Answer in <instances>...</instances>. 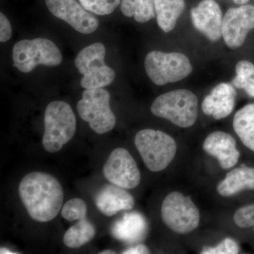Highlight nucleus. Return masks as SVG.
<instances>
[{
	"label": "nucleus",
	"instance_id": "obj_22",
	"mask_svg": "<svg viewBox=\"0 0 254 254\" xmlns=\"http://www.w3.org/2000/svg\"><path fill=\"white\" fill-rule=\"evenodd\" d=\"M120 9L125 16L138 23L148 22L155 16L154 0H122Z\"/></svg>",
	"mask_w": 254,
	"mask_h": 254
},
{
	"label": "nucleus",
	"instance_id": "obj_25",
	"mask_svg": "<svg viewBox=\"0 0 254 254\" xmlns=\"http://www.w3.org/2000/svg\"><path fill=\"white\" fill-rule=\"evenodd\" d=\"M236 76L232 79V84L235 88L243 89L246 82L254 76V64L249 60H241L235 66Z\"/></svg>",
	"mask_w": 254,
	"mask_h": 254
},
{
	"label": "nucleus",
	"instance_id": "obj_5",
	"mask_svg": "<svg viewBox=\"0 0 254 254\" xmlns=\"http://www.w3.org/2000/svg\"><path fill=\"white\" fill-rule=\"evenodd\" d=\"M145 72L157 86H165L185 79L193 71V66L181 53L151 51L144 61Z\"/></svg>",
	"mask_w": 254,
	"mask_h": 254
},
{
	"label": "nucleus",
	"instance_id": "obj_31",
	"mask_svg": "<svg viewBox=\"0 0 254 254\" xmlns=\"http://www.w3.org/2000/svg\"><path fill=\"white\" fill-rule=\"evenodd\" d=\"M0 254H17L15 253V252H12L11 251L8 250V249L4 248V247H1V250H0Z\"/></svg>",
	"mask_w": 254,
	"mask_h": 254
},
{
	"label": "nucleus",
	"instance_id": "obj_8",
	"mask_svg": "<svg viewBox=\"0 0 254 254\" xmlns=\"http://www.w3.org/2000/svg\"><path fill=\"white\" fill-rule=\"evenodd\" d=\"M14 65L20 71L29 73L38 65L56 66L63 61L59 48L46 38L22 40L13 48Z\"/></svg>",
	"mask_w": 254,
	"mask_h": 254
},
{
	"label": "nucleus",
	"instance_id": "obj_2",
	"mask_svg": "<svg viewBox=\"0 0 254 254\" xmlns=\"http://www.w3.org/2000/svg\"><path fill=\"white\" fill-rule=\"evenodd\" d=\"M150 111L155 117L168 120L175 126L190 128L198 119V98L190 90H174L155 98Z\"/></svg>",
	"mask_w": 254,
	"mask_h": 254
},
{
	"label": "nucleus",
	"instance_id": "obj_7",
	"mask_svg": "<svg viewBox=\"0 0 254 254\" xmlns=\"http://www.w3.org/2000/svg\"><path fill=\"white\" fill-rule=\"evenodd\" d=\"M106 49L103 43H95L82 49L75 59V66L83 75L81 86L84 89L104 88L115 80V71L105 64Z\"/></svg>",
	"mask_w": 254,
	"mask_h": 254
},
{
	"label": "nucleus",
	"instance_id": "obj_4",
	"mask_svg": "<svg viewBox=\"0 0 254 254\" xmlns=\"http://www.w3.org/2000/svg\"><path fill=\"white\" fill-rule=\"evenodd\" d=\"M44 124L43 146L49 153L60 151L76 133L75 114L65 102L56 100L48 104L45 112Z\"/></svg>",
	"mask_w": 254,
	"mask_h": 254
},
{
	"label": "nucleus",
	"instance_id": "obj_9",
	"mask_svg": "<svg viewBox=\"0 0 254 254\" xmlns=\"http://www.w3.org/2000/svg\"><path fill=\"white\" fill-rule=\"evenodd\" d=\"M80 118L98 134L108 133L116 125V117L110 108L109 92L103 88L86 89L78 102Z\"/></svg>",
	"mask_w": 254,
	"mask_h": 254
},
{
	"label": "nucleus",
	"instance_id": "obj_34",
	"mask_svg": "<svg viewBox=\"0 0 254 254\" xmlns=\"http://www.w3.org/2000/svg\"><path fill=\"white\" fill-rule=\"evenodd\" d=\"M253 230H254V227H253Z\"/></svg>",
	"mask_w": 254,
	"mask_h": 254
},
{
	"label": "nucleus",
	"instance_id": "obj_12",
	"mask_svg": "<svg viewBox=\"0 0 254 254\" xmlns=\"http://www.w3.org/2000/svg\"><path fill=\"white\" fill-rule=\"evenodd\" d=\"M46 3L52 14L82 34H91L99 26L98 18L76 0H46Z\"/></svg>",
	"mask_w": 254,
	"mask_h": 254
},
{
	"label": "nucleus",
	"instance_id": "obj_15",
	"mask_svg": "<svg viewBox=\"0 0 254 254\" xmlns=\"http://www.w3.org/2000/svg\"><path fill=\"white\" fill-rule=\"evenodd\" d=\"M237 92L232 83H220L203 100L201 109L215 120L227 118L235 109Z\"/></svg>",
	"mask_w": 254,
	"mask_h": 254
},
{
	"label": "nucleus",
	"instance_id": "obj_17",
	"mask_svg": "<svg viewBox=\"0 0 254 254\" xmlns=\"http://www.w3.org/2000/svg\"><path fill=\"white\" fill-rule=\"evenodd\" d=\"M219 194L231 197L240 192L254 190V168L240 166L232 169L216 187Z\"/></svg>",
	"mask_w": 254,
	"mask_h": 254
},
{
	"label": "nucleus",
	"instance_id": "obj_6",
	"mask_svg": "<svg viewBox=\"0 0 254 254\" xmlns=\"http://www.w3.org/2000/svg\"><path fill=\"white\" fill-rule=\"evenodd\" d=\"M160 213L164 224L178 235H188L199 226V209L190 196L178 190L165 196Z\"/></svg>",
	"mask_w": 254,
	"mask_h": 254
},
{
	"label": "nucleus",
	"instance_id": "obj_29",
	"mask_svg": "<svg viewBox=\"0 0 254 254\" xmlns=\"http://www.w3.org/2000/svg\"><path fill=\"white\" fill-rule=\"evenodd\" d=\"M149 249L144 245H138L124 251L123 254H148Z\"/></svg>",
	"mask_w": 254,
	"mask_h": 254
},
{
	"label": "nucleus",
	"instance_id": "obj_11",
	"mask_svg": "<svg viewBox=\"0 0 254 254\" xmlns=\"http://www.w3.org/2000/svg\"><path fill=\"white\" fill-rule=\"evenodd\" d=\"M254 28V6L241 5L225 13L222 20V37L230 49L243 46L250 32Z\"/></svg>",
	"mask_w": 254,
	"mask_h": 254
},
{
	"label": "nucleus",
	"instance_id": "obj_30",
	"mask_svg": "<svg viewBox=\"0 0 254 254\" xmlns=\"http://www.w3.org/2000/svg\"><path fill=\"white\" fill-rule=\"evenodd\" d=\"M243 90L249 96L254 98V76L247 80L244 86Z\"/></svg>",
	"mask_w": 254,
	"mask_h": 254
},
{
	"label": "nucleus",
	"instance_id": "obj_18",
	"mask_svg": "<svg viewBox=\"0 0 254 254\" xmlns=\"http://www.w3.org/2000/svg\"><path fill=\"white\" fill-rule=\"evenodd\" d=\"M154 7L159 27L168 33L175 29L186 4L185 0H154Z\"/></svg>",
	"mask_w": 254,
	"mask_h": 254
},
{
	"label": "nucleus",
	"instance_id": "obj_20",
	"mask_svg": "<svg viewBox=\"0 0 254 254\" xmlns=\"http://www.w3.org/2000/svg\"><path fill=\"white\" fill-rule=\"evenodd\" d=\"M145 222L141 215L136 213L125 214L112 227V235L117 240L131 242L138 238L143 233Z\"/></svg>",
	"mask_w": 254,
	"mask_h": 254
},
{
	"label": "nucleus",
	"instance_id": "obj_27",
	"mask_svg": "<svg viewBox=\"0 0 254 254\" xmlns=\"http://www.w3.org/2000/svg\"><path fill=\"white\" fill-rule=\"evenodd\" d=\"M234 222L237 227L247 229L254 227V203L241 207L235 212Z\"/></svg>",
	"mask_w": 254,
	"mask_h": 254
},
{
	"label": "nucleus",
	"instance_id": "obj_3",
	"mask_svg": "<svg viewBox=\"0 0 254 254\" xmlns=\"http://www.w3.org/2000/svg\"><path fill=\"white\" fill-rule=\"evenodd\" d=\"M135 145L145 166L153 173L163 171L176 156L177 143L173 137L159 130L145 128L136 133Z\"/></svg>",
	"mask_w": 254,
	"mask_h": 254
},
{
	"label": "nucleus",
	"instance_id": "obj_16",
	"mask_svg": "<svg viewBox=\"0 0 254 254\" xmlns=\"http://www.w3.org/2000/svg\"><path fill=\"white\" fill-rule=\"evenodd\" d=\"M95 203L103 215L110 217L131 210L134 207L135 200L125 189L112 185L103 187L97 193Z\"/></svg>",
	"mask_w": 254,
	"mask_h": 254
},
{
	"label": "nucleus",
	"instance_id": "obj_28",
	"mask_svg": "<svg viewBox=\"0 0 254 254\" xmlns=\"http://www.w3.org/2000/svg\"><path fill=\"white\" fill-rule=\"evenodd\" d=\"M12 29L11 23L3 13L0 14V41L1 43L9 41L11 36Z\"/></svg>",
	"mask_w": 254,
	"mask_h": 254
},
{
	"label": "nucleus",
	"instance_id": "obj_23",
	"mask_svg": "<svg viewBox=\"0 0 254 254\" xmlns=\"http://www.w3.org/2000/svg\"><path fill=\"white\" fill-rule=\"evenodd\" d=\"M83 7L94 14L104 16L112 14L121 0H78Z\"/></svg>",
	"mask_w": 254,
	"mask_h": 254
},
{
	"label": "nucleus",
	"instance_id": "obj_13",
	"mask_svg": "<svg viewBox=\"0 0 254 254\" xmlns=\"http://www.w3.org/2000/svg\"><path fill=\"white\" fill-rule=\"evenodd\" d=\"M193 26L209 41L217 42L222 38V16L220 5L215 0H202L190 11Z\"/></svg>",
	"mask_w": 254,
	"mask_h": 254
},
{
	"label": "nucleus",
	"instance_id": "obj_32",
	"mask_svg": "<svg viewBox=\"0 0 254 254\" xmlns=\"http://www.w3.org/2000/svg\"><path fill=\"white\" fill-rule=\"evenodd\" d=\"M235 4L239 5H245L250 1V0H233Z\"/></svg>",
	"mask_w": 254,
	"mask_h": 254
},
{
	"label": "nucleus",
	"instance_id": "obj_19",
	"mask_svg": "<svg viewBox=\"0 0 254 254\" xmlns=\"http://www.w3.org/2000/svg\"><path fill=\"white\" fill-rule=\"evenodd\" d=\"M232 127L242 143L254 153V103L246 105L235 113Z\"/></svg>",
	"mask_w": 254,
	"mask_h": 254
},
{
	"label": "nucleus",
	"instance_id": "obj_1",
	"mask_svg": "<svg viewBox=\"0 0 254 254\" xmlns=\"http://www.w3.org/2000/svg\"><path fill=\"white\" fill-rule=\"evenodd\" d=\"M18 193L28 215L37 222L54 220L63 204V187L55 177L41 172H33L23 177Z\"/></svg>",
	"mask_w": 254,
	"mask_h": 254
},
{
	"label": "nucleus",
	"instance_id": "obj_14",
	"mask_svg": "<svg viewBox=\"0 0 254 254\" xmlns=\"http://www.w3.org/2000/svg\"><path fill=\"white\" fill-rule=\"evenodd\" d=\"M203 149L207 154L216 158L223 170L234 168L240 160L236 140L225 131H215L208 134L203 141Z\"/></svg>",
	"mask_w": 254,
	"mask_h": 254
},
{
	"label": "nucleus",
	"instance_id": "obj_26",
	"mask_svg": "<svg viewBox=\"0 0 254 254\" xmlns=\"http://www.w3.org/2000/svg\"><path fill=\"white\" fill-rule=\"evenodd\" d=\"M240 247L238 243L230 237L224 239L215 247H205L202 249L201 254H237L240 253Z\"/></svg>",
	"mask_w": 254,
	"mask_h": 254
},
{
	"label": "nucleus",
	"instance_id": "obj_10",
	"mask_svg": "<svg viewBox=\"0 0 254 254\" xmlns=\"http://www.w3.org/2000/svg\"><path fill=\"white\" fill-rule=\"evenodd\" d=\"M103 172L108 181L125 190L136 188L141 182L138 165L125 148H116L110 153Z\"/></svg>",
	"mask_w": 254,
	"mask_h": 254
},
{
	"label": "nucleus",
	"instance_id": "obj_24",
	"mask_svg": "<svg viewBox=\"0 0 254 254\" xmlns=\"http://www.w3.org/2000/svg\"><path fill=\"white\" fill-rule=\"evenodd\" d=\"M62 216L68 221H74L86 218L87 205L81 198H72L68 200L61 212Z\"/></svg>",
	"mask_w": 254,
	"mask_h": 254
},
{
	"label": "nucleus",
	"instance_id": "obj_21",
	"mask_svg": "<svg viewBox=\"0 0 254 254\" xmlns=\"http://www.w3.org/2000/svg\"><path fill=\"white\" fill-rule=\"evenodd\" d=\"M96 230L86 218L80 219L64 235L63 242L68 248H79L91 242L95 236Z\"/></svg>",
	"mask_w": 254,
	"mask_h": 254
},
{
	"label": "nucleus",
	"instance_id": "obj_33",
	"mask_svg": "<svg viewBox=\"0 0 254 254\" xmlns=\"http://www.w3.org/2000/svg\"><path fill=\"white\" fill-rule=\"evenodd\" d=\"M116 252L113 250H105L100 252V254H115Z\"/></svg>",
	"mask_w": 254,
	"mask_h": 254
}]
</instances>
